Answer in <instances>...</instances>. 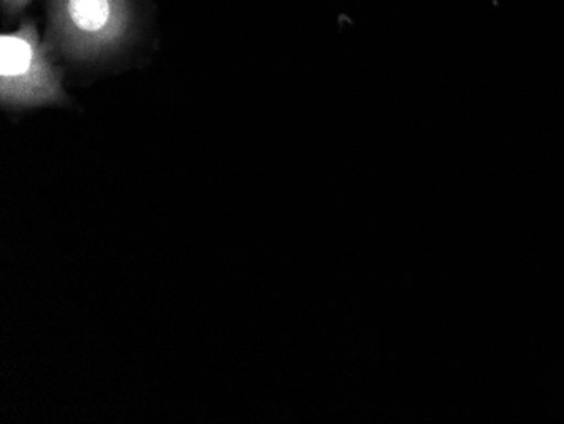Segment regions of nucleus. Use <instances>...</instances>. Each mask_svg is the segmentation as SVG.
I'll list each match as a JSON object with an SVG mask.
<instances>
[{
  "instance_id": "f257e3e1",
  "label": "nucleus",
  "mask_w": 564,
  "mask_h": 424,
  "mask_svg": "<svg viewBox=\"0 0 564 424\" xmlns=\"http://www.w3.org/2000/svg\"><path fill=\"white\" fill-rule=\"evenodd\" d=\"M134 30V0H47L46 44L73 62L113 55Z\"/></svg>"
},
{
  "instance_id": "f03ea898",
  "label": "nucleus",
  "mask_w": 564,
  "mask_h": 424,
  "mask_svg": "<svg viewBox=\"0 0 564 424\" xmlns=\"http://www.w3.org/2000/svg\"><path fill=\"white\" fill-rule=\"evenodd\" d=\"M62 72L53 65L50 46L36 24L24 21L0 37V102L8 109L59 106L68 100Z\"/></svg>"
},
{
  "instance_id": "7ed1b4c3",
  "label": "nucleus",
  "mask_w": 564,
  "mask_h": 424,
  "mask_svg": "<svg viewBox=\"0 0 564 424\" xmlns=\"http://www.w3.org/2000/svg\"><path fill=\"white\" fill-rule=\"evenodd\" d=\"M30 2L31 0H2V9H4V14L12 19L21 14L30 6Z\"/></svg>"
}]
</instances>
